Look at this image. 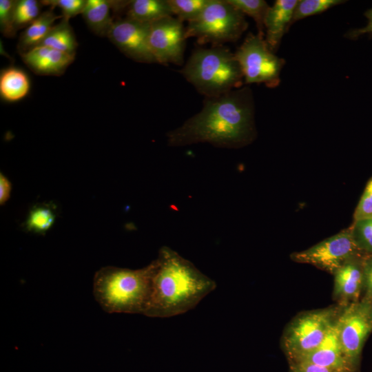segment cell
Here are the masks:
<instances>
[{"label":"cell","instance_id":"obj_1","mask_svg":"<svg viewBox=\"0 0 372 372\" xmlns=\"http://www.w3.org/2000/svg\"><path fill=\"white\" fill-rule=\"evenodd\" d=\"M255 105L251 88L243 86L218 97L205 98L200 112L167 134L168 145L207 143L238 148L256 136Z\"/></svg>","mask_w":372,"mask_h":372},{"label":"cell","instance_id":"obj_2","mask_svg":"<svg viewBox=\"0 0 372 372\" xmlns=\"http://www.w3.org/2000/svg\"><path fill=\"white\" fill-rule=\"evenodd\" d=\"M153 263L145 316L167 318L184 313L216 287L212 279L169 247H162Z\"/></svg>","mask_w":372,"mask_h":372},{"label":"cell","instance_id":"obj_3","mask_svg":"<svg viewBox=\"0 0 372 372\" xmlns=\"http://www.w3.org/2000/svg\"><path fill=\"white\" fill-rule=\"evenodd\" d=\"M153 261L138 269L105 267L95 273L93 293L108 313L144 314L151 290Z\"/></svg>","mask_w":372,"mask_h":372},{"label":"cell","instance_id":"obj_4","mask_svg":"<svg viewBox=\"0 0 372 372\" xmlns=\"http://www.w3.org/2000/svg\"><path fill=\"white\" fill-rule=\"evenodd\" d=\"M180 73L205 98L220 96L244 83L235 54L225 45L196 48Z\"/></svg>","mask_w":372,"mask_h":372},{"label":"cell","instance_id":"obj_5","mask_svg":"<svg viewBox=\"0 0 372 372\" xmlns=\"http://www.w3.org/2000/svg\"><path fill=\"white\" fill-rule=\"evenodd\" d=\"M343 306L304 311L293 318L281 340L289 363L300 361L321 344Z\"/></svg>","mask_w":372,"mask_h":372},{"label":"cell","instance_id":"obj_6","mask_svg":"<svg viewBox=\"0 0 372 372\" xmlns=\"http://www.w3.org/2000/svg\"><path fill=\"white\" fill-rule=\"evenodd\" d=\"M247 27L245 14L227 0H211L197 18L188 22L185 36L196 38L200 45H224L239 39Z\"/></svg>","mask_w":372,"mask_h":372},{"label":"cell","instance_id":"obj_7","mask_svg":"<svg viewBox=\"0 0 372 372\" xmlns=\"http://www.w3.org/2000/svg\"><path fill=\"white\" fill-rule=\"evenodd\" d=\"M234 54L245 84L264 83L269 88L280 84L285 61L269 48L264 37L249 32Z\"/></svg>","mask_w":372,"mask_h":372},{"label":"cell","instance_id":"obj_8","mask_svg":"<svg viewBox=\"0 0 372 372\" xmlns=\"http://www.w3.org/2000/svg\"><path fill=\"white\" fill-rule=\"evenodd\" d=\"M364 256L357 246L349 227L305 250L291 254V259L313 265L333 275L346 262Z\"/></svg>","mask_w":372,"mask_h":372},{"label":"cell","instance_id":"obj_9","mask_svg":"<svg viewBox=\"0 0 372 372\" xmlns=\"http://www.w3.org/2000/svg\"><path fill=\"white\" fill-rule=\"evenodd\" d=\"M336 326L344 353L360 365L364 344L372 331L368 302L362 299L343 306L337 318Z\"/></svg>","mask_w":372,"mask_h":372},{"label":"cell","instance_id":"obj_10","mask_svg":"<svg viewBox=\"0 0 372 372\" xmlns=\"http://www.w3.org/2000/svg\"><path fill=\"white\" fill-rule=\"evenodd\" d=\"M183 22L173 16L150 23L149 43L157 63L182 65L185 47Z\"/></svg>","mask_w":372,"mask_h":372},{"label":"cell","instance_id":"obj_11","mask_svg":"<svg viewBox=\"0 0 372 372\" xmlns=\"http://www.w3.org/2000/svg\"><path fill=\"white\" fill-rule=\"evenodd\" d=\"M150 23L127 18L114 21L107 37L126 56L143 63H157L149 46Z\"/></svg>","mask_w":372,"mask_h":372},{"label":"cell","instance_id":"obj_12","mask_svg":"<svg viewBox=\"0 0 372 372\" xmlns=\"http://www.w3.org/2000/svg\"><path fill=\"white\" fill-rule=\"evenodd\" d=\"M300 361L309 362L338 372H359V364L352 362L342 350L336 321L321 344Z\"/></svg>","mask_w":372,"mask_h":372},{"label":"cell","instance_id":"obj_13","mask_svg":"<svg viewBox=\"0 0 372 372\" xmlns=\"http://www.w3.org/2000/svg\"><path fill=\"white\" fill-rule=\"evenodd\" d=\"M362 258L346 262L333 274V297L340 305L358 301L363 289Z\"/></svg>","mask_w":372,"mask_h":372},{"label":"cell","instance_id":"obj_14","mask_svg":"<svg viewBox=\"0 0 372 372\" xmlns=\"http://www.w3.org/2000/svg\"><path fill=\"white\" fill-rule=\"evenodd\" d=\"M21 56L26 65L34 73L56 76L63 74L75 57V54L45 46L34 47Z\"/></svg>","mask_w":372,"mask_h":372},{"label":"cell","instance_id":"obj_15","mask_svg":"<svg viewBox=\"0 0 372 372\" xmlns=\"http://www.w3.org/2000/svg\"><path fill=\"white\" fill-rule=\"evenodd\" d=\"M298 0H277L270 6L265 21V40L273 52L278 50L282 38L291 25Z\"/></svg>","mask_w":372,"mask_h":372},{"label":"cell","instance_id":"obj_16","mask_svg":"<svg viewBox=\"0 0 372 372\" xmlns=\"http://www.w3.org/2000/svg\"><path fill=\"white\" fill-rule=\"evenodd\" d=\"M62 18V15L56 14L52 9L41 13L21 34L17 45L20 54L38 46L54 26L55 21Z\"/></svg>","mask_w":372,"mask_h":372},{"label":"cell","instance_id":"obj_17","mask_svg":"<svg viewBox=\"0 0 372 372\" xmlns=\"http://www.w3.org/2000/svg\"><path fill=\"white\" fill-rule=\"evenodd\" d=\"M114 1L87 0L82 16L91 31L100 37L107 36L114 23L111 9Z\"/></svg>","mask_w":372,"mask_h":372},{"label":"cell","instance_id":"obj_18","mask_svg":"<svg viewBox=\"0 0 372 372\" xmlns=\"http://www.w3.org/2000/svg\"><path fill=\"white\" fill-rule=\"evenodd\" d=\"M127 19L152 23L173 16L167 0H134L127 7Z\"/></svg>","mask_w":372,"mask_h":372},{"label":"cell","instance_id":"obj_19","mask_svg":"<svg viewBox=\"0 0 372 372\" xmlns=\"http://www.w3.org/2000/svg\"><path fill=\"white\" fill-rule=\"evenodd\" d=\"M26 74L15 67L3 70L0 75V94L6 101L14 102L24 98L30 90Z\"/></svg>","mask_w":372,"mask_h":372},{"label":"cell","instance_id":"obj_20","mask_svg":"<svg viewBox=\"0 0 372 372\" xmlns=\"http://www.w3.org/2000/svg\"><path fill=\"white\" fill-rule=\"evenodd\" d=\"M77 41L69 20L62 18L51 28L38 46L49 47L65 53L75 54Z\"/></svg>","mask_w":372,"mask_h":372},{"label":"cell","instance_id":"obj_21","mask_svg":"<svg viewBox=\"0 0 372 372\" xmlns=\"http://www.w3.org/2000/svg\"><path fill=\"white\" fill-rule=\"evenodd\" d=\"M242 14L253 18L258 34L265 37V21L270 6L264 0H227Z\"/></svg>","mask_w":372,"mask_h":372},{"label":"cell","instance_id":"obj_22","mask_svg":"<svg viewBox=\"0 0 372 372\" xmlns=\"http://www.w3.org/2000/svg\"><path fill=\"white\" fill-rule=\"evenodd\" d=\"M55 212L47 205L36 206L30 210L25 223V229L29 231L43 234L53 225Z\"/></svg>","mask_w":372,"mask_h":372},{"label":"cell","instance_id":"obj_23","mask_svg":"<svg viewBox=\"0 0 372 372\" xmlns=\"http://www.w3.org/2000/svg\"><path fill=\"white\" fill-rule=\"evenodd\" d=\"M173 15L182 21H191L197 18L211 0H167Z\"/></svg>","mask_w":372,"mask_h":372},{"label":"cell","instance_id":"obj_24","mask_svg":"<svg viewBox=\"0 0 372 372\" xmlns=\"http://www.w3.org/2000/svg\"><path fill=\"white\" fill-rule=\"evenodd\" d=\"M342 0H300L293 14L291 24L307 17L322 13L328 9L345 3Z\"/></svg>","mask_w":372,"mask_h":372},{"label":"cell","instance_id":"obj_25","mask_svg":"<svg viewBox=\"0 0 372 372\" xmlns=\"http://www.w3.org/2000/svg\"><path fill=\"white\" fill-rule=\"evenodd\" d=\"M42 3L36 0L16 1L14 6V25L17 30L28 27L40 14Z\"/></svg>","mask_w":372,"mask_h":372},{"label":"cell","instance_id":"obj_26","mask_svg":"<svg viewBox=\"0 0 372 372\" xmlns=\"http://www.w3.org/2000/svg\"><path fill=\"white\" fill-rule=\"evenodd\" d=\"M350 228L360 250L364 255L372 254V218L353 223Z\"/></svg>","mask_w":372,"mask_h":372},{"label":"cell","instance_id":"obj_27","mask_svg":"<svg viewBox=\"0 0 372 372\" xmlns=\"http://www.w3.org/2000/svg\"><path fill=\"white\" fill-rule=\"evenodd\" d=\"M15 3L13 0H0V29L7 37H14L17 31L14 25Z\"/></svg>","mask_w":372,"mask_h":372},{"label":"cell","instance_id":"obj_28","mask_svg":"<svg viewBox=\"0 0 372 372\" xmlns=\"http://www.w3.org/2000/svg\"><path fill=\"white\" fill-rule=\"evenodd\" d=\"M43 5L49 6L50 8L58 7L61 10L63 19L69 20L79 14H82L87 0H44Z\"/></svg>","mask_w":372,"mask_h":372},{"label":"cell","instance_id":"obj_29","mask_svg":"<svg viewBox=\"0 0 372 372\" xmlns=\"http://www.w3.org/2000/svg\"><path fill=\"white\" fill-rule=\"evenodd\" d=\"M372 218V176L368 180L353 214V223Z\"/></svg>","mask_w":372,"mask_h":372},{"label":"cell","instance_id":"obj_30","mask_svg":"<svg viewBox=\"0 0 372 372\" xmlns=\"http://www.w3.org/2000/svg\"><path fill=\"white\" fill-rule=\"evenodd\" d=\"M363 289L366 300H372V254L362 258Z\"/></svg>","mask_w":372,"mask_h":372},{"label":"cell","instance_id":"obj_31","mask_svg":"<svg viewBox=\"0 0 372 372\" xmlns=\"http://www.w3.org/2000/svg\"><path fill=\"white\" fill-rule=\"evenodd\" d=\"M289 364V372H338L333 369L305 361L291 362Z\"/></svg>","mask_w":372,"mask_h":372},{"label":"cell","instance_id":"obj_32","mask_svg":"<svg viewBox=\"0 0 372 372\" xmlns=\"http://www.w3.org/2000/svg\"><path fill=\"white\" fill-rule=\"evenodd\" d=\"M364 14L368 19L366 25L362 28L353 29L347 32L345 34L347 38L357 39L360 36L366 34L372 35V8L367 10Z\"/></svg>","mask_w":372,"mask_h":372},{"label":"cell","instance_id":"obj_33","mask_svg":"<svg viewBox=\"0 0 372 372\" xmlns=\"http://www.w3.org/2000/svg\"><path fill=\"white\" fill-rule=\"evenodd\" d=\"M12 191L10 181L2 174L0 175V203L5 204L10 198Z\"/></svg>","mask_w":372,"mask_h":372},{"label":"cell","instance_id":"obj_34","mask_svg":"<svg viewBox=\"0 0 372 372\" xmlns=\"http://www.w3.org/2000/svg\"><path fill=\"white\" fill-rule=\"evenodd\" d=\"M369 304V315L372 321V300H366Z\"/></svg>","mask_w":372,"mask_h":372}]
</instances>
